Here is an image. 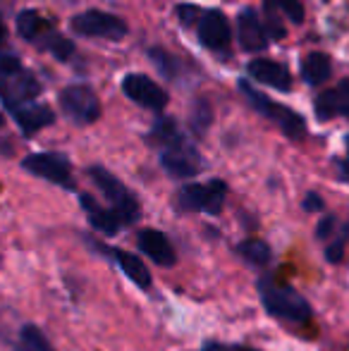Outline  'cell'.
<instances>
[{
  "label": "cell",
  "instance_id": "cell-26",
  "mask_svg": "<svg viewBox=\"0 0 349 351\" xmlns=\"http://www.w3.org/2000/svg\"><path fill=\"white\" fill-rule=\"evenodd\" d=\"M151 58H154V62L160 67V72L168 74V77H175L177 65H175V58L173 56H168L165 51H151Z\"/></svg>",
  "mask_w": 349,
  "mask_h": 351
},
{
  "label": "cell",
  "instance_id": "cell-7",
  "mask_svg": "<svg viewBox=\"0 0 349 351\" xmlns=\"http://www.w3.org/2000/svg\"><path fill=\"white\" fill-rule=\"evenodd\" d=\"M72 29L82 36H98L110 38V41H120L127 34V27L120 17L110 12H101V10H86V12L77 14L72 19Z\"/></svg>",
  "mask_w": 349,
  "mask_h": 351
},
{
  "label": "cell",
  "instance_id": "cell-10",
  "mask_svg": "<svg viewBox=\"0 0 349 351\" xmlns=\"http://www.w3.org/2000/svg\"><path fill=\"white\" fill-rule=\"evenodd\" d=\"M122 91L139 106L149 108V110H160L168 103V93L158 86L151 77L146 74H127L122 79Z\"/></svg>",
  "mask_w": 349,
  "mask_h": 351
},
{
  "label": "cell",
  "instance_id": "cell-30",
  "mask_svg": "<svg viewBox=\"0 0 349 351\" xmlns=\"http://www.w3.org/2000/svg\"><path fill=\"white\" fill-rule=\"evenodd\" d=\"M304 208H306V210H321L323 208L321 196H318V194H309L306 201H304Z\"/></svg>",
  "mask_w": 349,
  "mask_h": 351
},
{
  "label": "cell",
  "instance_id": "cell-21",
  "mask_svg": "<svg viewBox=\"0 0 349 351\" xmlns=\"http://www.w3.org/2000/svg\"><path fill=\"white\" fill-rule=\"evenodd\" d=\"M19 347H22V351H56L36 325H24L19 330Z\"/></svg>",
  "mask_w": 349,
  "mask_h": 351
},
{
  "label": "cell",
  "instance_id": "cell-34",
  "mask_svg": "<svg viewBox=\"0 0 349 351\" xmlns=\"http://www.w3.org/2000/svg\"><path fill=\"white\" fill-rule=\"evenodd\" d=\"M232 351H258V349H249V347H234Z\"/></svg>",
  "mask_w": 349,
  "mask_h": 351
},
{
  "label": "cell",
  "instance_id": "cell-28",
  "mask_svg": "<svg viewBox=\"0 0 349 351\" xmlns=\"http://www.w3.org/2000/svg\"><path fill=\"white\" fill-rule=\"evenodd\" d=\"M177 14H180V19L184 24H191L194 22V17L199 14V10L194 8V5H180V10H177Z\"/></svg>",
  "mask_w": 349,
  "mask_h": 351
},
{
  "label": "cell",
  "instance_id": "cell-31",
  "mask_svg": "<svg viewBox=\"0 0 349 351\" xmlns=\"http://www.w3.org/2000/svg\"><path fill=\"white\" fill-rule=\"evenodd\" d=\"M330 230H333V217H326V220H321V227H318V237L330 234Z\"/></svg>",
  "mask_w": 349,
  "mask_h": 351
},
{
  "label": "cell",
  "instance_id": "cell-9",
  "mask_svg": "<svg viewBox=\"0 0 349 351\" xmlns=\"http://www.w3.org/2000/svg\"><path fill=\"white\" fill-rule=\"evenodd\" d=\"M160 162L163 167L170 172L173 177H194L196 172L201 170V160L199 153H196L194 146H189L182 136H177L175 141L165 143L163 146V156H160Z\"/></svg>",
  "mask_w": 349,
  "mask_h": 351
},
{
  "label": "cell",
  "instance_id": "cell-12",
  "mask_svg": "<svg viewBox=\"0 0 349 351\" xmlns=\"http://www.w3.org/2000/svg\"><path fill=\"white\" fill-rule=\"evenodd\" d=\"M249 74L252 79L265 84L270 88H278V91H289L292 88V74L285 65L273 60H252L249 65Z\"/></svg>",
  "mask_w": 349,
  "mask_h": 351
},
{
  "label": "cell",
  "instance_id": "cell-11",
  "mask_svg": "<svg viewBox=\"0 0 349 351\" xmlns=\"http://www.w3.org/2000/svg\"><path fill=\"white\" fill-rule=\"evenodd\" d=\"M230 36H232V32H230V22L223 12L210 10V12L204 14V19L199 24V38L206 48L220 51V48H225L230 43Z\"/></svg>",
  "mask_w": 349,
  "mask_h": 351
},
{
  "label": "cell",
  "instance_id": "cell-16",
  "mask_svg": "<svg viewBox=\"0 0 349 351\" xmlns=\"http://www.w3.org/2000/svg\"><path fill=\"white\" fill-rule=\"evenodd\" d=\"M316 115L321 120H330L335 115H345L349 117V79L340 84L333 91H326L318 96L316 101Z\"/></svg>",
  "mask_w": 349,
  "mask_h": 351
},
{
  "label": "cell",
  "instance_id": "cell-20",
  "mask_svg": "<svg viewBox=\"0 0 349 351\" xmlns=\"http://www.w3.org/2000/svg\"><path fill=\"white\" fill-rule=\"evenodd\" d=\"M17 32H19V36L27 38V41H36L43 32H48V24L43 22V17L38 12L24 10L17 17Z\"/></svg>",
  "mask_w": 349,
  "mask_h": 351
},
{
  "label": "cell",
  "instance_id": "cell-19",
  "mask_svg": "<svg viewBox=\"0 0 349 351\" xmlns=\"http://www.w3.org/2000/svg\"><path fill=\"white\" fill-rule=\"evenodd\" d=\"M330 70H333L330 58H328L326 53H309L302 62V74H304V79H306V84H311V86H318V84L328 82Z\"/></svg>",
  "mask_w": 349,
  "mask_h": 351
},
{
  "label": "cell",
  "instance_id": "cell-25",
  "mask_svg": "<svg viewBox=\"0 0 349 351\" xmlns=\"http://www.w3.org/2000/svg\"><path fill=\"white\" fill-rule=\"evenodd\" d=\"M154 136H156V141H158L160 146H165V143L175 141L180 134H177L175 122H170V120H158V122H156V127H154Z\"/></svg>",
  "mask_w": 349,
  "mask_h": 351
},
{
  "label": "cell",
  "instance_id": "cell-2",
  "mask_svg": "<svg viewBox=\"0 0 349 351\" xmlns=\"http://www.w3.org/2000/svg\"><path fill=\"white\" fill-rule=\"evenodd\" d=\"M261 291V301L265 306V311L282 320H292V323H304L311 315V306L306 304L299 291H294L292 287L278 285L273 280H261L258 285Z\"/></svg>",
  "mask_w": 349,
  "mask_h": 351
},
{
  "label": "cell",
  "instance_id": "cell-13",
  "mask_svg": "<svg viewBox=\"0 0 349 351\" xmlns=\"http://www.w3.org/2000/svg\"><path fill=\"white\" fill-rule=\"evenodd\" d=\"M12 115H14V120H17L19 130H22L27 136L38 130H43V127L53 125V120H56V112H53L51 108L41 106V103H34V101L14 108Z\"/></svg>",
  "mask_w": 349,
  "mask_h": 351
},
{
  "label": "cell",
  "instance_id": "cell-35",
  "mask_svg": "<svg viewBox=\"0 0 349 351\" xmlns=\"http://www.w3.org/2000/svg\"><path fill=\"white\" fill-rule=\"evenodd\" d=\"M347 170H349V160H347Z\"/></svg>",
  "mask_w": 349,
  "mask_h": 351
},
{
  "label": "cell",
  "instance_id": "cell-32",
  "mask_svg": "<svg viewBox=\"0 0 349 351\" xmlns=\"http://www.w3.org/2000/svg\"><path fill=\"white\" fill-rule=\"evenodd\" d=\"M5 38H8V29H5L3 19H0V46H3V43H5Z\"/></svg>",
  "mask_w": 349,
  "mask_h": 351
},
{
  "label": "cell",
  "instance_id": "cell-23",
  "mask_svg": "<svg viewBox=\"0 0 349 351\" xmlns=\"http://www.w3.org/2000/svg\"><path fill=\"white\" fill-rule=\"evenodd\" d=\"M46 48L58 58V60H67V58L75 53V46H72V41H67L65 36H51L46 41Z\"/></svg>",
  "mask_w": 349,
  "mask_h": 351
},
{
  "label": "cell",
  "instance_id": "cell-4",
  "mask_svg": "<svg viewBox=\"0 0 349 351\" xmlns=\"http://www.w3.org/2000/svg\"><path fill=\"white\" fill-rule=\"evenodd\" d=\"M239 88H242V93L247 96V101L252 103L261 115H265L273 122H278L280 130H282L289 139H302V136L306 134L304 120L294 110H289V108H285V106H280V103L265 98L263 93H258L254 86H249V82H239Z\"/></svg>",
  "mask_w": 349,
  "mask_h": 351
},
{
  "label": "cell",
  "instance_id": "cell-3",
  "mask_svg": "<svg viewBox=\"0 0 349 351\" xmlns=\"http://www.w3.org/2000/svg\"><path fill=\"white\" fill-rule=\"evenodd\" d=\"M88 175L98 184V189L103 191V196L110 201L112 210L120 215L122 225H130V222L139 220V201L130 194V189L115 175H110L106 167H91Z\"/></svg>",
  "mask_w": 349,
  "mask_h": 351
},
{
  "label": "cell",
  "instance_id": "cell-1",
  "mask_svg": "<svg viewBox=\"0 0 349 351\" xmlns=\"http://www.w3.org/2000/svg\"><path fill=\"white\" fill-rule=\"evenodd\" d=\"M41 93V84L29 70L19 65L17 58H0V98L10 112L32 103Z\"/></svg>",
  "mask_w": 349,
  "mask_h": 351
},
{
  "label": "cell",
  "instance_id": "cell-17",
  "mask_svg": "<svg viewBox=\"0 0 349 351\" xmlns=\"http://www.w3.org/2000/svg\"><path fill=\"white\" fill-rule=\"evenodd\" d=\"M110 256L117 261V265L122 268V273L134 282L136 287H141V289H149V287H151V273H149V268H146V263L139 258V256L130 254V251H122V249H112Z\"/></svg>",
  "mask_w": 349,
  "mask_h": 351
},
{
  "label": "cell",
  "instance_id": "cell-29",
  "mask_svg": "<svg viewBox=\"0 0 349 351\" xmlns=\"http://www.w3.org/2000/svg\"><path fill=\"white\" fill-rule=\"evenodd\" d=\"M342 254H345V246H342V241H337V244H333V246H328V261L330 263H340L342 261Z\"/></svg>",
  "mask_w": 349,
  "mask_h": 351
},
{
  "label": "cell",
  "instance_id": "cell-8",
  "mask_svg": "<svg viewBox=\"0 0 349 351\" xmlns=\"http://www.w3.org/2000/svg\"><path fill=\"white\" fill-rule=\"evenodd\" d=\"M22 167L32 175L48 180L53 184L72 186V170L70 162L60 153H32L22 160Z\"/></svg>",
  "mask_w": 349,
  "mask_h": 351
},
{
  "label": "cell",
  "instance_id": "cell-22",
  "mask_svg": "<svg viewBox=\"0 0 349 351\" xmlns=\"http://www.w3.org/2000/svg\"><path fill=\"white\" fill-rule=\"evenodd\" d=\"M239 254H242L247 261H252V263H256V265H265L270 261L268 244H263V241H258V239L244 241V244L239 246Z\"/></svg>",
  "mask_w": 349,
  "mask_h": 351
},
{
  "label": "cell",
  "instance_id": "cell-24",
  "mask_svg": "<svg viewBox=\"0 0 349 351\" xmlns=\"http://www.w3.org/2000/svg\"><path fill=\"white\" fill-rule=\"evenodd\" d=\"M273 5H278L285 12V17L292 24H302L304 22V8L299 0H273Z\"/></svg>",
  "mask_w": 349,
  "mask_h": 351
},
{
  "label": "cell",
  "instance_id": "cell-5",
  "mask_svg": "<svg viewBox=\"0 0 349 351\" xmlns=\"http://www.w3.org/2000/svg\"><path fill=\"white\" fill-rule=\"evenodd\" d=\"M228 184L220 180L206 182V184H186L180 191V208L184 210H204L208 215H218L223 210Z\"/></svg>",
  "mask_w": 349,
  "mask_h": 351
},
{
  "label": "cell",
  "instance_id": "cell-18",
  "mask_svg": "<svg viewBox=\"0 0 349 351\" xmlns=\"http://www.w3.org/2000/svg\"><path fill=\"white\" fill-rule=\"evenodd\" d=\"M82 206H84L88 220H91V225L96 227L98 232H103V234H117L122 220H120V215H117L115 210H112V208L108 210V208H103V206H98L88 194L82 196Z\"/></svg>",
  "mask_w": 349,
  "mask_h": 351
},
{
  "label": "cell",
  "instance_id": "cell-15",
  "mask_svg": "<svg viewBox=\"0 0 349 351\" xmlns=\"http://www.w3.org/2000/svg\"><path fill=\"white\" fill-rule=\"evenodd\" d=\"M139 249L156 261L158 265H173L175 263V251L170 246L168 237L158 230H141L139 232Z\"/></svg>",
  "mask_w": 349,
  "mask_h": 351
},
{
  "label": "cell",
  "instance_id": "cell-6",
  "mask_svg": "<svg viewBox=\"0 0 349 351\" xmlns=\"http://www.w3.org/2000/svg\"><path fill=\"white\" fill-rule=\"evenodd\" d=\"M60 106L65 110V115L77 125H91L101 115V103H98L96 93L84 84H75L67 86L60 93Z\"/></svg>",
  "mask_w": 349,
  "mask_h": 351
},
{
  "label": "cell",
  "instance_id": "cell-14",
  "mask_svg": "<svg viewBox=\"0 0 349 351\" xmlns=\"http://www.w3.org/2000/svg\"><path fill=\"white\" fill-rule=\"evenodd\" d=\"M237 34L239 43H242L244 51H263L268 46V36L263 32V24L258 22V14L254 10H244L237 19Z\"/></svg>",
  "mask_w": 349,
  "mask_h": 351
},
{
  "label": "cell",
  "instance_id": "cell-33",
  "mask_svg": "<svg viewBox=\"0 0 349 351\" xmlns=\"http://www.w3.org/2000/svg\"><path fill=\"white\" fill-rule=\"evenodd\" d=\"M206 351H232V349H225V347H220V344H213V347H208Z\"/></svg>",
  "mask_w": 349,
  "mask_h": 351
},
{
  "label": "cell",
  "instance_id": "cell-27",
  "mask_svg": "<svg viewBox=\"0 0 349 351\" xmlns=\"http://www.w3.org/2000/svg\"><path fill=\"white\" fill-rule=\"evenodd\" d=\"M210 122V110L206 103H199V106L194 108V117H191V125L196 127V132H206V127H208Z\"/></svg>",
  "mask_w": 349,
  "mask_h": 351
}]
</instances>
